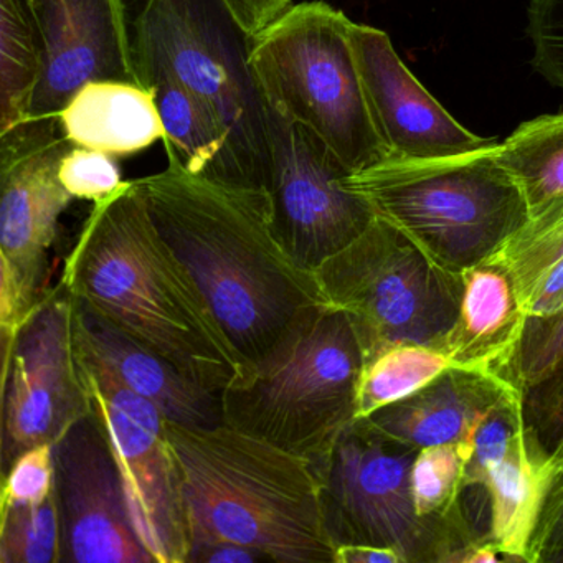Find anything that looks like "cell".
<instances>
[{"mask_svg":"<svg viewBox=\"0 0 563 563\" xmlns=\"http://www.w3.org/2000/svg\"><path fill=\"white\" fill-rule=\"evenodd\" d=\"M563 358V311L549 319H526L519 344L499 377L526 394Z\"/></svg>","mask_w":563,"mask_h":563,"instance_id":"f1b7e54d","label":"cell"},{"mask_svg":"<svg viewBox=\"0 0 563 563\" xmlns=\"http://www.w3.org/2000/svg\"><path fill=\"white\" fill-rule=\"evenodd\" d=\"M272 562L266 553L250 549L232 540L207 539L196 537L190 540L187 563H255Z\"/></svg>","mask_w":563,"mask_h":563,"instance_id":"d590c367","label":"cell"},{"mask_svg":"<svg viewBox=\"0 0 563 563\" xmlns=\"http://www.w3.org/2000/svg\"><path fill=\"white\" fill-rule=\"evenodd\" d=\"M265 103L268 180L276 232L292 258L314 272L375 220L367 200L345 186L352 174L308 128Z\"/></svg>","mask_w":563,"mask_h":563,"instance_id":"4fadbf2b","label":"cell"},{"mask_svg":"<svg viewBox=\"0 0 563 563\" xmlns=\"http://www.w3.org/2000/svg\"><path fill=\"white\" fill-rule=\"evenodd\" d=\"M236 24L250 38L265 31L291 9L292 0H222Z\"/></svg>","mask_w":563,"mask_h":563,"instance_id":"e575fe53","label":"cell"},{"mask_svg":"<svg viewBox=\"0 0 563 563\" xmlns=\"http://www.w3.org/2000/svg\"><path fill=\"white\" fill-rule=\"evenodd\" d=\"M517 390L490 372L450 367L410 397L362 418L377 433L408 446L466 444L481 418Z\"/></svg>","mask_w":563,"mask_h":563,"instance_id":"ac0fdd59","label":"cell"},{"mask_svg":"<svg viewBox=\"0 0 563 563\" xmlns=\"http://www.w3.org/2000/svg\"><path fill=\"white\" fill-rule=\"evenodd\" d=\"M334 563H405L395 550L364 543H341L335 547Z\"/></svg>","mask_w":563,"mask_h":563,"instance_id":"74e56055","label":"cell"},{"mask_svg":"<svg viewBox=\"0 0 563 563\" xmlns=\"http://www.w3.org/2000/svg\"><path fill=\"white\" fill-rule=\"evenodd\" d=\"M563 311V258L543 275L526 309V319H549Z\"/></svg>","mask_w":563,"mask_h":563,"instance_id":"8d00e7d4","label":"cell"},{"mask_svg":"<svg viewBox=\"0 0 563 563\" xmlns=\"http://www.w3.org/2000/svg\"><path fill=\"white\" fill-rule=\"evenodd\" d=\"M532 67L552 87L563 90V0H532L527 9Z\"/></svg>","mask_w":563,"mask_h":563,"instance_id":"1f68e13d","label":"cell"},{"mask_svg":"<svg viewBox=\"0 0 563 563\" xmlns=\"http://www.w3.org/2000/svg\"><path fill=\"white\" fill-rule=\"evenodd\" d=\"M453 367L430 345L391 344L364 361L357 388L355 418L371 417L380 408L397 404Z\"/></svg>","mask_w":563,"mask_h":563,"instance_id":"d4e9b609","label":"cell"},{"mask_svg":"<svg viewBox=\"0 0 563 563\" xmlns=\"http://www.w3.org/2000/svg\"><path fill=\"white\" fill-rule=\"evenodd\" d=\"M55 493V444L24 451L4 473L2 507L41 504Z\"/></svg>","mask_w":563,"mask_h":563,"instance_id":"836d02e7","label":"cell"},{"mask_svg":"<svg viewBox=\"0 0 563 563\" xmlns=\"http://www.w3.org/2000/svg\"><path fill=\"white\" fill-rule=\"evenodd\" d=\"M526 325L512 278L490 258L463 273L460 312L438 351L453 367L500 375Z\"/></svg>","mask_w":563,"mask_h":563,"instance_id":"d6986e66","label":"cell"},{"mask_svg":"<svg viewBox=\"0 0 563 563\" xmlns=\"http://www.w3.org/2000/svg\"><path fill=\"white\" fill-rule=\"evenodd\" d=\"M64 563H156L141 543L113 450L91 411L55 443Z\"/></svg>","mask_w":563,"mask_h":563,"instance_id":"5bb4252c","label":"cell"},{"mask_svg":"<svg viewBox=\"0 0 563 563\" xmlns=\"http://www.w3.org/2000/svg\"><path fill=\"white\" fill-rule=\"evenodd\" d=\"M78 362L91 411L113 450L128 512L141 543L156 563H187L189 514L166 417L107 372L84 358Z\"/></svg>","mask_w":563,"mask_h":563,"instance_id":"8fae6325","label":"cell"},{"mask_svg":"<svg viewBox=\"0 0 563 563\" xmlns=\"http://www.w3.org/2000/svg\"><path fill=\"white\" fill-rule=\"evenodd\" d=\"M167 167L136 179L154 225L187 266L240 354L255 367L292 322L322 301L276 232L266 189Z\"/></svg>","mask_w":563,"mask_h":563,"instance_id":"6da1fadb","label":"cell"},{"mask_svg":"<svg viewBox=\"0 0 563 563\" xmlns=\"http://www.w3.org/2000/svg\"><path fill=\"white\" fill-rule=\"evenodd\" d=\"M352 21L322 0L295 4L252 38L263 101L316 134L351 173L388 159L349 44Z\"/></svg>","mask_w":563,"mask_h":563,"instance_id":"52a82bcc","label":"cell"},{"mask_svg":"<svg viewBox=\"0 0 563 563\" xmlns=\"http://www.w3.org/2000/svg\"><path fill=\"white\" fill-rule=\"evenodd\" d=\"M362 367L347 316L319 302L292 322L243 387L222 394L223 420L318 463L357 420Z\"/></svg>","mask_w":563,"mask_h":563,"instance_id":"5b68a950","label":"cell"},{"mask_svg":"<svg viewBox=\"0 0 563 563\" xmlns=\"http://www.w3.org/2000/svg\"><path fill=\"white\" fill-rule=\"evenodd\" d=\"M344 183L375 217L457 275L496 256L530 217L522 190L497 159V143L460 156L387 159Z\"/></svg>","mask_w":563,"mask_h":563,"instance_id":"277c9868","label":"cell"},{"mask_svg":"<svg viewBox=\"0 0 563 563\" xmlns=\"http://www.w3.org/2000/svg\"><path fill=\"white\" fill-rule=\"evenodd\" d=\"M74 331L78 357L156 405L167 421L184 427H217L225 421L222 394L197 384L173 362L114 328L77 299Z\"/></svg>","mask_w":563,"mask_h":563,"instance_id":"e0dca14e","label":"cell"},{"mask_svg":"<svg viewBox=\"0 0 563 563\" xmlns=\"http://www.w3.org/2000/svg\"><path fill=\"white\" fill-rule=\"evenodd\" d=\"M530 438L547 454V464L563 457V358L536 387L522 395Z\"/></svg>","mask_w":563,"mask_h":563,"instance_id":"f546056e","label":"cell"},{"mask_svg":"<svg viewBox=\"0 0 563 563\" xmlns=\"http://www.w3.org/2000/svg\"><path fill=\"white\" fill-rule=\"evenodd\" d=\"M190 540H232L279 563H334L318 466L232 424L167 421Z\"/></svg>","mask_w":563,"mask_h":563,"instance_id":"3957f363","label":"cell"},{"mask_svg":"<svg viewBox=\"0 0 563 563\" xmlns=\"http://www.w3.org/2000/svg\"><path fill=\"white\" fill-rule=\"evenodd\" d=\"M497 159L526 197L529 213L563 196V113L520 124L503 144Z\"/></svg>","mask_w":563,"mask_h":563,"instance_id":"cb8c5ba5","label":"cell"},{"mask_svg":"<svg viewBox=\"0 0 563 563\" xmlns=\"http://www.w3.org/2000/svg\"><path fill=\"white\" fill-rule=\"evenodd\" d=\"M312 273L322 301L351 321L364 361L401 342L438 351L460 312L463 275L441 268L378 217Z\"/></svg>","mask_w":563,"mask_h":563,"instance_id":"9c48e42d","label":"cell"},{"mask_svg":"<svg viewBox=\"0 0 563 563\" xmlns=\"http://www.w3.org/2000/svg\"><path fill=\"white\" fill-rule=\"evenodd\" d=\"M471 448L437 444L421 448L411 466L415 507L421 517H446L463 509Z\"/></svg>","mask_w":563,"mask_h":563,"instance_id":"83f0119b","label":"cell"},{"mask_svg":"<svg viewBox=\"0 0 563 563\" xmlns=\"http://www.w3.org/2000/svg\"><path fill=\"white\" fill-rule=\"evenodd\" d=\"M136 62L166 65L229 136V183L266 189L265 103L250 67L252 38L222 0H123Z\"/></svg>","mask_w":563,"mask_h":563,"instance_id":"8992f818","label":"cell"},{"mask_svg":"<svg viewBox=\"0 0 563 563\" xmlns=\"http://www.w3.org/2000/svg\"><path fill=\"white\" fill-rule=\"evenodd\" d=\"M44 57L22 0H0V134L27 123Z\"/></svg>","mask_w":563,"mask_h":563,"instance_id":"603a6c76","label":"cell"},{"mask_svg":"<svg viewBox=\"0 0 563 563\" xmlns=\"http://www.w3.org/2000/svg\"><path fill=\"white\" fill-rule=\"evenodd\" d=\"M0 563H64L57 494L41 504L2 507Z\"/></svg>","mask_w":563,"mask_h":563,"instance_id":"4316f807","label":"cell"},{"mask_svg":"<svg viewBox=\"0 0 563 563\" xmlns=\"http://www.w3.org/2000/svg\"><path fill=\"white\" fill-rule=\"evenodd\" d=\"M75 299L51 289L11 344L2 345V470L38 444H55L91 413L78 362Z\"/></svg>","mask_w":563,"mask_h":563,"instance_id":"7c38bea8","label":"cell"},{"mask_svg":"<svg viewBox=\"0 0 563 563\" xmlns=\"http://www.w3.org/2000/svg\"><path fill=\"white\" fill-rule=\"evenodd\" d=\"M493 258L509 273L526 312L540 279L563 258V196L532 213Z\"/></svg>","mask_w":563,"mask_h":563,"instance_id":"484cf974","label":"cell"},{"mask_svg":"<svg viewBox=\"0 0 563 563\" xmlns=\"http://www.w3.org/2000/svg\"><path fill=\"white\" fill-rule=\"evenodd\" d=\"M526 559L527 563H563V457L547 464L545 486Z\"/></svg>","mask_w":563,"mask_h":563,"instance_id":"d6a6232c","label":"cell"},{"mask_svg":"<svg viewBox=\"0 0 563 563\" xmlns=\"http://www.w3.org/2000/svg\"><path fill=\"white\" fill-rule=\"evenodd\" d=\"M547 479V454L529 431L481 477L489 504L486 540L509 562L527 563L526 553Z\"/></svg>","mask_w":563,"mask_h":563,"instance_id":"7402d4cb","label":"cell"},{"mask_svg":"<svg viewBox=\"0 0 563 563\" xmlns=\"http://www.w3.org/2000/svg\"><path fill=\"white\" fill-rule=\"evenodd\" d=\"M58 176L74 199L93 203L110 199L126 184L114 156L90 147L71 146L62 159Z\"/></svg>","mask_w":563,"mask_h":563,"instance_id":"4dcf8cb0","label":"cell"},{"mask_svg":"<svg viewBox=\"0 0 563 563\" xmlns=\"http://www.w3.org/2000/svg\"><path fill=\"white\" fill-rule=\"evenodd\" d=\"M74 146L131 156L163 140L164 126L150 90L128 81L84 85L58 114Z\"/></svg>","mask_w":563,"mask_h":563,"instance_id":"ffe728a7","label":"cell"},{"mask_svg":"<svg viewBox=\"0 0 563 563\" xmlns=\"http://www.w3.org/2000/svg\"><path fill=\"white\" fill-rule=\"evenodd\" d=\"M136 71L153 95L167 153L190 173L229 183V136L209 104L161 62H136Z\"/></svg>","mask_w":563,"mask_h":563,"instance_id":"44dd1931","label":"cell"},{"mask_svg":"<svg viewBox=\"0 0 563 563\" xmlns=\"http://www.w3.org/2000/svg\"><path fill=\"white\" fill-rule=\"evenodd\" d=\"M418 451L355 420L316 463L335 545L385 547L405 563H461L470 547L486 540L464 507L446 517L418 514L410 483Z\"/></svg>","mask_w":563,"mask_h":563,"instance_id":"ba28073f","label":"cell"},{"mask_svg":"<svg viewBox=\"0 0 563 563\" xmlns=\"http://www.w3.org/2000/svg\"><path fill=\"white\" fill-rule=\"evenodd\" d=\"M74 144L60 121L29 120L0 134V332L14 341L44 301L48 256L74 202L58 170Z\"/></svg>","mask_w":563,"mask_h":563,"instance_id":"30bf717a","label":"cell"},{"mask_svg":"<svg viewBox=\"0 0 563 563\" xmlns=\"http://www.w3.org/2000/svg\"><path fill=\"white\" fill-rule=\"evenodd\" d=\"M349 44L388 159H438L496 144L464 130L446 113L405 67L385 32L352 22Z\"/></svg>","mask_w":563,"mask_h":563,"instance_id":"2e32d148","label":"cell"},{"mask_svg":"<svg viewBox=\"0 0 563 563\" xmlns=\"http://www.w3.org/2000/svg\"><path fill=\"white\" fill-rule=\"evenodd\" d=\"M60 285L217 394L252 378L255 367L240 354L202 289L154 225L136 180L93 203L65 258Z\"/></svg>","mask_w":563,"mask_h":563,"instance_id":"7a4b0ae2","label":"cell"},{"mask_svg":"<svg viewBox=\"0 0 563 563\" xmlns=\"http://www.w3.org/2000/svg\"><path fill=\"white\" fill-rule=\"evenodd\" d=\"M44 57L31 120H57L84 85L140 84L123 0H22Z\"/></svg>","mask_w":563,"mask_h":563,"instance_id":"9a60e30c","label":"cell"}]
</instances>
